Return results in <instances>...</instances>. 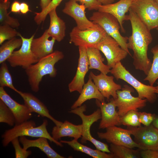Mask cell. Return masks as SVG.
Instances as JSON below:
<instances>
[{
  "label": "cell",
  "mask_w": 158,
  "mask_h": 158,
  "mask_svg": "<svg viewBox=\"0 0 158 158\" xmlns=\"http://www.w3.org/2000/svg\"><path fill=\"white\" fill-rule=\"evenodd\" d=\"M90 20L102 28L106 33L115 39L120 47L126 51L130 56L128 47V37L121 34V27L117 19L112 15L98 11L93 13Z\"/></svg>",
  "instance_id": "5"
},
{
  "label": "cell",
  "mask_w": 158,
  "mask_h": 158,
  "mask_svg": "<svg viewBox=\"0 0 158 158\" xmlns=\"http://www.w3.org/2000/svg\"><path fill=\"white\" fill-rule=\"evenodd\" d=\"M83 130L82 124L76 125L66 121L59 126H54L51 132V136L58 141L61 138L68 137L78 140L81 138Z\"/></svg>",
  "instance_id": "21"
},
{
  "label": "cell",
  "mask_w": 158,
  "mask_h": 158,
  "mask_svg": "<svg viewBox=\"0 0 158 158\" xmlns=\"http://www.w3.org/2000/svg\"><path fill=\"white\" fill-rule=\"evenodd\" d=\"M111 153L114 158H139L140 152L128 147L121 145L111 144L109 148Z\"/></svg>",
  "instance_id": "28"
},
{
  "label": "cell",
  "mask_w": 158,
  "mask_h": 158,
  "mask_svg": "<svg viewBox=\"0 0 158 158\" xmlns=\"http://www.w3.org/2000/svg\"><path fill=\"white\" fill-rule=\"evenodd\" d=\"M52 0H40V5L41 10L47 7L50 4Z\"/></svg>",
  "instance_id": "42"
},
{
  "label": "cell",
  "mask_w": 158,
  "mask_h": 158,
  "mask_svg": "<svg viewBox=\"0 0 158 158\" xmlns=\"http://www.w3.org/2000/svg\"><path fill=\"white\" fill-rule=\"evenodd\" d=\"M16 30L7 25H0V44L5 41L9 40L18 36L19 34Z\"/></svg>",
  "instance_id": "35"
},
{
  "label": "cell",
  "mask_w": 158,
  "mask_h": 158,
  "mask_svg": "<svg viewBox=\"0 0 158 158\" xmlns=\"http://www.w3.org/2000/svg\"><path fill=\"white\" fill-rule=\"evenodd\" d=\"M79 58L76 73L68 85L70 92L77 91L80 93L84 85L85 78L89 69V64L86 53V47H78Z\"/></svg>",
  "instance_id": "15"
},
{
  "label": "cell",
  "mask_w": 158,
  "mask_h": 158,
  "mask_svg": "<svg viewBox=\"0 0 158 158\" xmlns=\"http://www.w3.org/2000/svg\"><path fill=\"white\" fill-rule=\"evenodd\" d=\"M0 68V87H7L16 92L18 91L13 85L12 79L6 63L4 62Z\"/></svg>",
  "instance_id": "31"
},
{
  "label": "cell",
  "mask_w": 158,
  "mask_h": 158,
  "mask_svg": "<svg viewBox=\"0 0 158 158\" xmlns=\"http://www.w3.org/2000/svg\"><path fill=\"white\" fill-rule=\"evenodd\" d=\"M22 43L20 37H15L2 43L0 47V63L7 61L15 49L20 47Z\"/></svg>",
  "instance_id": "27"
},
{
  "label": "cell",
  "mask_w": 158,
  "mask_h": 158,
  "mask_svg": "<svg viewBox=\"0 0 158 158\" xmlns=\"http://www.w3.org/2000/svg\"><path fill=\"white\" fill-rule=\"evenodd\" d=\"M95 103L99 108L101 118L99 129H104L107 128L121 125L119 116L116 110V105L115 99L112 98L108 103L101 102L96 99Z\"/></svg>",
  "instance_id": "14"
},
{
  "label": "cell",
  "mask_w": 158,
  "mask_h": 158,
  "mask_svg": "<svg viewBox=\"0 0 158 158\" xmlns=\"http://www.w3.org/2000/svg\"><path fill=\"white\" fill-rule=\"evenodd\" d=\"M154 0L158 4V0Z\"/></svg>",
  "instance_id": "46"
},
{
  "label": "cell",
  "mask_w": 158,
  "mask_h": 158,
  "mask_svg": "<svg viewBox=\"0 0 158 158\" xmlns=\"http://www.w3.org/2000/svg\"><path fill=\"white\" fill-rule=\"evenodd\" d=\"M18 36L22 39V45L19 50L13 52L7 61L12 67L21 66L25 69L39 60L33 53L31 48L35 34L29 38L24 37L19 33Z\"/></svg>",
  "instance_id": "10"
},
{
  "label": "cell",
  "mask_w": 158,
  "mask_h": 158,
  "mask_svg": "<svg viewBox=\"0 0 158 158\" xmlns=\"http://www.w3.org/2000/svg\"><path fill=\"white\" fill-rule=\"evenodd\" d=\"M64 56L62 51L56 50L40 59L37 62L25 69L32 91L35 92L39 91L40 83L45 75H49L50 77H55L57 70L55 65Z\"/></svg>",
  "instance_id": "2"
},
{
  "label": "cell",
  "mask_w": 158,
  "mask_h": 158,
  "mask_svg": "<svg viewBox=\"0 0 158 158\" xmlns=\"http://www.w3.org/2000/svg\"><path fill=\"white\" fill-rule=\"evenodd\" d=\"M11 142L15 149L16 158H27L31 154V151L26 150L21 147L18 137L13 139Z\"/></svg>",
  "instance_id": "36"
},
{
  "label": "cell",
  "mask_w": 158,
  "mask_h": 158,
  "mask_svg": "<svg viewBox=\"0 0 158 158\" xmlns=\"http://www.w3.org/2000/svg\"><path fill=\"white\" fill-rule=\"evenodd\" d=\"M48 124L47 120L44 119L41 125L37 127L35 121L32 120L27 121L16 124L12 128L6 130L1 135L3 145L6 147L13 139L24 136L45 137L56 145L63 147L62 143L54 139L48 133L47 128Z\"/></svg>",
  "instance_id": "3"
},
{
  "label": "cell",
  "mask_w": 158,
  "mask_h": 158,
  "mask_svg": "<svg viewBox=\"0 0 158 158\" xmlns=\"http://www.w3.org/2000/svg\"><path fill=\"white\" fill-rule=\"evenodd\" d=\"M1 0H0V1H1Z\"/></svg>",
  "instance_id": "48"
},
{
  "label": "cell",
  "mask_w": 158,
  "mask_h": 158,
  "mask_svg": "<svg viewBox=\"0 0 158 158\" xmlns=\"http://www.w3.org/2000/svg\"><path fill=\"white\" fill-rule=\"evenodd\" d=\"M134 0H119L117 2L106 5H101L98 11L109 13L114 16L118 21L121 31L125 32L123 26L125 20H128L126 13L129 11L130 7Z\"/></svg>",
  "instance_id": "18"
},
{
  "label": "cell",
  "mask_w": 158,
  "mask_h": 158,
  "mask_svg": "<svg viewBox=\"0 0 158 158\" xmlns=\"http://www.w3.org/2000/svg\"><path fill=\"white\" fill-rule=\"evenodd\" d=\"M110 73L116 80H122L132 86L136 90L140 98L145 99L151 103L156 100V87L145 85L139 81L126 68L121 62L111 68Z\"/></svg>",
  "instance_id": "4"
},
{
  "label": "cell",
  "mask_w": 158,
  "mask_h": 158,
  "mask_svg": "<svg viewBox=\"0 0 158 158\" xmlns=\"http://www.w3.org/2000/svg\"><path fill=\"white\" fill-rule=\"evenodd\" d=\"M157 31H158V28H157Z\"/></svg>",
  "instance_id": "47"
},
{
  "label": "cell",
  "mask_w": 158,
  "mask_h": 158,
  "mask_svg": "<svg viewBox=\"0 0 158 158\" xmlns=\"http://www.w3.org/2000/svg\"><path fill=\"white\" fill-rule=\"evenodd\" d=\"M0 99L2 100L13 113L16 124L28 121L31 117L32 112L25 104H20L13 99L4 87H0Z\"/></svg>",
  "instance_id": "17"
},
{
  "label": "cell",
  "mask_w": 158,
  "mask_h": 158,
  "mask_svg": "<svg viewBox=\"0 0 158 158\" xmlns=\"http://www.w3.org/2000/svg\"><path fill=\"white\" fill-rule=\"evenodd\" d=\"M106 33L100 26L96 28L84 30H80L76 26L70 33V42L78 47H96Z\"/></svg>",
  "instance_id": "8"
},
{
  "label": "cell",
  "mask_w": 158,
  "mask_h": 158,
  "mask_svg": "<svg viewBox=\"0 0 158 158\" xmlns=\"http://www.w3.org/2000/svg\"><path fill=\"white\" fill-rule=\"evenodd\" d=\"M129 12L128 20L130 22L132 32L128 37V47L133 51V64L135 68L142 71L147 75L152 64L148 57L147 51L152 37L150 30L130 8Z\"/></svg>",
  "instance_id": "1"
},
{
  "label": "cell",
  "mask_w": 158,
  "mask_h": 158,
  "mask_svg": "<svg viewBox=\"0 0 158 158\" xmlns=\"http://www.w3.org/2000/svg\"><path fill=\"white\" fill-rule=\"evenodd\" d=\"M81 4H84L89 11L98 10L99 6L102 4L98 0H75Z\"/></svg>",
  "instance_id": "38"
},
{
  "label": "cell",
  "mask_w": 158,
  "mask_h": 158,
  "mask_svg": "<svg viewBox=\"0 0 158 158\" xmlns=\"http://www.w3.org/2000/svg\"><path fill=\"white\" fill-rule=\"evenodd\" d=\"M86 53L89 69H95L106 74L110 73L111 68L103 63L104 59L98 49L95 47H86Z\"/></svg>",
  "instance_id": "25"
},
{
  "label": "cell",
  "mask_w": 158,
  "mask_h": 158,
  "mask_svg": "<svg viewBox=\"0 0 158 158\" xmlns=\"http://www.w3.org/2000/svg\"><path fill=\"white\" fill-rule=\"evenodd\" d=\"M23 99L24 104L28 106L32 112H35L42 117H46L52 121L56 126H59L62 122L58 121L49 113L46 106L39 99L32 94L18 90L17 92Z\"/></svg>",
  "instance_id": "19"
},
{
  "label": "cell",
  "mask_w": 158,
  "mask_h": 158,
  "mask_svg": "<svg viewBox=\"0 0 158 158\" xmlns=\"http://www.w3.org/2000/svg\"><path fill=\"white\" fill-rule=\"evenodd\" d=\"M134 140L142 150H151L158 151V129L152 124L148 126H127Z\"/></svg>",
  "instance_id": "7"
},
{
  "label": "cell",
  "mask_w": 158,
  "mask_h": 158,
  "mask_svg": "<svg viewBox=\"0 0 158 158\" xmlns=\"http://www.w3.org/2000/svg\"><path fill=\"white\" fill-rule=\"evenodd\" d=\"M143 158H158V151L151 150H142L140 152Z\"/></svg>",
  "instance_id": "39"
},
{
  "label": "cell",
  "mask_w": 158,
  "mask_h": 158,
  "mask_svg": "<svg viewBox=\"0 0 158 158\" xmlns=\"http://www.w3.org/2000/svg\"><path fill=\"white\" fill-rule=\"evenodd\" d=\"M56 9L54 8L48 13L50 21L47 32L51 38L60 42L65 36L66 25L64 21L57 15Z\"/></svg>",
  "instance_id": "24"
},
{
  "label": "cell",
  "mask_w": 158,
  "mask_h": 158,
  "mask_svg": "<svg viewBox=\"0 0 158 158\" xmlns=\"http://www.w3.org/2000/svg\"><path fill=\"white\" fill-rule=\"evenodd\" d=\"M10 0L0 1V25H7L12 28H17L20 25L18 20L10 16L7 12L10 5Z\"/></svg>",
  "instance_id": "29"
},
{
  "label": "cell",
  "mask_w": 158,
  "mask_h": 158,
  "mask_svg": "<svg viewBox=\"0 0 158 158\" xmlns=\"http://www.w3.org/2000/svg\"><path fill=\"white\" fill-rule=\"evenodd\" d=\"M96 47L104 54L107 60V65L110 68L125 59L128 54L115 39L107 33Z\"/></svg>",
  "instance_id": "11"
},
{
  "label": "cell",
  "mask_w": 158,
  "mask_h": 158,
  "mask_svg": "<svg viewBox=\"0 0 158 158\" xmlns=\"http://www.w3.org/2000/svg\"><path fill=\"white\" fill-rule=\"evenodd\" d=\"M60 142L67 144L75 151L85 153L94 158H114L111 153L107 154L97 149H92L79 143L76 139L69 141L61 140Z\"/></svg>",
  "instance_id": "26"
},
{
  "label": "cell",
  "mask_w": 158,
  "mask_h": 158,
  "mask_svg": "<svg viewBox=\"0 0 158 158\" xmlns=\"http://www.w3.org/2000/svg\"><path fill=\"white\" fill-rule=\"evenodd\" d=\"M151 51L153 54V60L149 72L144 80L148 81L150 85L153 86L158 79V44L153 47Z\"/></svg>",
  "instance_id": "30"
},
{
  "label": "cell",
  "mask_w": 158,
  "mask_h": 158,
  "mask_svg": "<svg viewBox=\"0 0 158 158\" xmlns=\"http://www.w3.org/2000/svg\"><path fill=\"white\" fill-rule=\"evenodd\" d=\"M152 124L158 129V117L156 116L155 118L152 123Z\"/></svg>",
  "instance_id": "44"
},
{
  "label": "cell",
  "mask_w": 158,
  "mask_h": 158,
  "mask_svg": "<svg viewBox=\"0 0 158 158\" xmlns=\"http://www.w3.org/2000/svg\"><path fill=\"white\" fill-rule=\"evenodd\" d=\"M20 4L17 1H15L11 6V11L14 13H19L20 12Z\"/></svg>",
  "instance_id": "40"
},
{
  "label": "cell",
  "mask_w": 158,
  "mask_h": 158,
  "mask_svg": "<svg viewBox=\"0 0 158 158\" xmlns=\"http://www.w3.org/2000/svg\"><path fill=\"white\" fill-rule=\"evenodd\" d=\"M30 11L28 5L25 2L20 4V12L23 14L26 13Z\"/></svg>",
  "instance_id": "41"
},
{
  "label": "cell",
  "mask_w": 158,
  "mask_h": 158,
  "mask_svg": "<svg viewBox=\"0 0 158 158\" xmlns=\"http://www.w3.org/2000/svg\"><path fill=\"white\" fill-rule=\"evenodd\" d=\"M0 122L13 126L16 123L14 116L9 108L0 99Z\"/></svg>",
  "instance_id": "33"
},
{
  "label": "cell",
  "mask_w": 158,
  "mask_h": 158,
  "mask_svg": "<svg viewBox=\"0 0 158 158\" xmlns=\"http://www.w3.org/2000/svg\"><path fill=\"white\" fill-rule=\"evenodd\" d=\"M139 114L140 122L146 126L152 124L156 117L154 114L145 112H139Z\"/></svg>",
  "instance_id": "37"
},
{
  "label": "cell",
  "mask_w": 158,
  "mask_h": 158,
  "mask_svg": "<svg viewBox=\"0 0 158 158\" xmlns=\"http://www.w3.org/2000/svg\"><path fill=\"white\" fill-rule=\"evenodd\" d=\"M130 8L150 30L158 28V4L154 0H134Z\"/></svg>",
  "instance_id": "6"
},
{
  "label": "cell",
  "mask_w": 158,
  "mask_h": 158,
  "mask_svg": "<svg viewBox=\"0 0 158 158\" xmlns=\"http://www.w3.org/2000/svg\"><path fill=\"white\" fill-rule=\"evenodd\" d=\"M49 37L46 29L41 36L37 38H33L32 40L31 50L39 60L54 52L53 47L56 40L53 38L49 40Z\"/></svg>",
  "instance_id": "20"
},
{
  "label": "cell",
  "mask_w": 158,
  "mask_h": 158,
  "mask_svg": "<svg viewBox=\"0 0 158 158\" xmlns=\"http://www.w3.org/2000/svg\"><path fill=\"white\" fill-rule=\"evenodd\" d=\"M156 87L155 92L156 94H157V96L158 97V83H157V85Z\"/></svg>",
  "instance_id": "45"
},
{
  "label": "cell",
  "mask_w": 158,
  "mask_h": 158,
  "mask_svg": "<svg viewBox=\"0 0 158 158\" xmlns=\"http://www.w3.org/2000/svg\"><path fill=\"white\" fill-rule=\"evenodd\" d=\"M80 94L78 99L71 106V109L79 107L86 101L92 99H95L101 102H105V98L89 76L87 82L85 84Z\"/></svg>",
  "instance_id": "23"
},
{
  "label": "cell",
  "mask_w": 158,
  "mask_h": 158,
  "mask_svg": "<svg viewBox=\"0 0 158 158\" xmlns=\"http://www.w3.org/2000/svg\"><path fill=\"white\" fill-rule=\"evenodd\" d=\"M48 139L45 137H40L33 140L28 139L25 136L19 137L20 142L22 145L23 147L27 150L31 147L39 148L44 152L49 158H64L54 151L50 146L48 142Z\"/></svg>",
  "instance_id": "22"
},
{
  "label": "cell",
  "mask_w": 158,
  "mask_h": 158,
  "mask_svg": "<svg viewBox=\"0 0 158 158\" xmlns=\"http://www.w3.org/2000/svg\"><path fill=\"white\" fill-rule=\"evenodd\" d=\"M98 137L105 139L107 142L113 144L122 145L131 148L138 147L139 146L132 139L130 131L116 126L107 128L104 133L98 132Z\"/></svg>",
  "instance_id": "12"
},
{
  "label": "cell",
  "mask_w": 158,
  "mask_h": 158,
  "mask_svg": "<svg viewBox=\"0 0 158 158\" xmlns=\"http://www.w3.org/2000/svg\"><path fill=\"white\" fill-rule=\"evenodd\" d=\"M138 111L131 110L123 116L121 117V125L127 126L139 127L141 123L139 120V114Z\"/></svg>",
  "instance_id": "32"
},
{
  "label": "cell",
  "mask_w": 158,
  "mask_h": 158,
  "mask_svg": "<svg viewBox=\"0 0 158 158\" xmlns=\"http://www.w3.org/2000/svg\"><path fill=\"white\" fill-rule=\"evenodd\" d=\"M133 92L134 89L126 85L121 90L117 91V97L115 100L120 117L130 110L138 111V109H142L145 106L147 99L133 96L131 94Z\"/></svg>",
  "instance_id": "9"
},
{
  "label": "cell",
  "mask_w": 158,
  "mask_h": 158,
  "mask_svg": "<svg viewBox=\"0 0 158 158\" xmlns=\"http://www.w3.org/2000/svg\"><path fill=\"white\" fill-rule=\"evenodd\" d=\"M90 77L93 80L95 86L105 98L109 100L111 96L114 99L117 97V91L121 90V86L115 83L113 76H108L101 73L95 75L91 72Z\"/></svg>",
  "instance_id": "16"
},
{
  "label": "cell",
  "mask_w": 158,
  "mask_h": 158,
  "mask_svg": "<svg viewBox=\"0 0 158 158\" xmlns=\"http://www.w3.org/2000/svg\"><path fill=\"white\" fill-rule=\"evenodd\" d=\"M86 8L84 4H79L75 0H69L65 3L62 11L75 20L76 27L80 30L98 28L99 25L94 23L87 18L85 15Z\"/></svg>",
  "instance_id": "13"
},
{
  "label": "cell",
  "mask_w": 158,
  "mask_h": 158,
  "mask_svg": "<svg viewBox=\"0 0 158 158\" xmlns=\"http://www.w3.org/2000/svg\"><path fill=\"white\" fill-rule=\"evenodd\" d=\"M102 5H106L113 3L115 0H98Z\"/></svg>",
  "instance_id": "43"
},
{
  "label": "cell",
  "mask_w": 158,
  "mask_h": 158,
  "mask_svg": "<svg viewBox=\"0 0 158 158\" xmlns=\"http://www.w3.org/2000/svg\"><path fill=\"white\" fill-rule=\"evenodd\" d=\"M63 0H52L48 6L40 12L35 13L34 20L38 25H40L45 20L49 12L54 8H56Z\"/></svg>",
  "instance_id": "34"
}]
</instances>
